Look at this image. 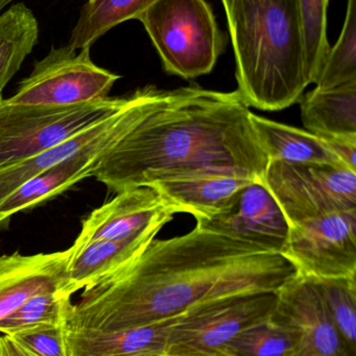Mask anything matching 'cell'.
<instances>
[{
	"mask_svg": "<svg viewBox=\"0 0 356 356\" xmlns=\"http://www.w3.org/2000/svg\"><path fill=\"white\" fill-rule=\"evenodd\" d=\"M282 254L301 275L356 277V211L327 213L291 226Z\"/></svg>",
	"mask_w": 356,
	"mask_h": 356,
	"instance_id": "9c48e42d",
	"label": "cell"
},
{
	"mask_svg": "<svg viewBox=\"0 0 356 356\" xmlns=\"http://www.w3.org/2000/svg\"><path fill=\"white\" fill-rule=\"evenodd\" d=\"M251 121L257 140L270 162L346 167L323 138L253 113Z\"/></svg>",
	"mask_w": 356,
	"mask_h": 356,
	"instance_id": "d6986e66",
	"label": "cell"
},
{
	"mask_svg": "<svg viewBox=\"0 0 356 356\" xmlns=\"http://www.w3.org/2000/svg\"><path fill=\"white\" fill-rule=\"evenodd\" d=\"M252 181L234 175H196L161 179L148 186L157 191L176 213H189L196 220L224 211L236 194Z\"/></svg>",
	"mask_w": 356,
	"mask_h": 356,
	"instance_id": "2e32d148",
	"label": "cell"
},
{
	"mask_svg": "<svg viewBox=\"0 0 356 356\" xmlns=\"http://www.w3.org/2000/svg\"><path fill=\"white\" fill-rule=\"evenodd\" d=\"M179 317V316H178ZM178 317L116 332L67 330L69 356H165Z\"/></svg>",
	"mask_w": 356,
	"mask_h": 356,
	"instance_id": "e0dca14e",
	"label": "cell"
},
{
	"mask_svg": "<svg viewBox=\"0 0 356 356\" xmlns=\"http://www.w3.org/2000/svg\"><path fill=\"white\" fill-rule=\"evenodd\" d=\"M123 97L75 106L17 104L0 98V169L37 156L114 114Z\"/></svg>",
	"mask_w": 356,
	"mask_h": 356,
	"instance_id": "5b68a950",
	"label": "cell"
},
{
	"mask_svg": "<svg viewBox=\"0 0 356 356\" xmlns=\"http://www.w3.org/2000/svg\"><path fill=\"white\" fill-rule=\"evenodd\" d=\"M341 162L356 171V138H323Z\"/></svg>",
	"mask_w": 356,
	"mask_h": 356,
	"instance_id": "f1b7e54d",
	"label": "cell"
},
{
	"mask_svg": "<svg viewBox=\"0 0 356 356\" xmlns=\"http://www.w3.org/2000/svg\"><path fill=\"white\" fill-rule=\"evenodd\" d=\"M70 254L69 248L0 257V323L35 295L61 290Z\"/></svg>",
	"mask_w": 356,
	"mask_h": 356,
	"instance_id": "4fadbf2b",
	"label": "cell"
},
{
	"mask_svg": "<svg viewBox=\"0 0 356 356\" xmlns=\"http://www.w3.org/2000/svg\"><path fill=\"white\" fill-rule=\"evenodd\" d=\"M297 274L281 253L196 226L183 236L155 238L129 265L84 289L66 327L109 332L150 325L223 297L277 293Z\"/></svg>",
	"mask_w": 356,
	"mask_h": 356,
	"instance_id": "6da1fadb",
	"label": "cell"
},
{
	"mask_svg": "<svg viewBox=\"0 0 356 356\" xmlns=\"http://www.w3.org/2000/svg\"><path fill=\"white\" fill-rule=\"evenodd\" d=\"M263 181L291 226L356 211V171L346 167L270 162Z\"/></svg>",
	"mask_w": 356,
	"mask_h": 356,
	"instance_id": "ba28073f",
	"label": "cell"
},
{
	"mask_svg": "<svg viewBox=\"0 0 356 356\" xmlns=\"http://www.w3.org/2000/svg\"><path fill=\"white\" fill-rule=\"evenodd\" d=\"M156 0H88L71 31L68 46L91 47L100 37L125 21L137 19Z\"/></svg>",
	"mask_w": 356,
	"mask_h": 356,
	"instance_id": "7402d4cb",
	"label": "cell"
},
{
	"mask_svg": "<svg viewBox=\"0 0 356 356\" xmlns=\"http://www.w3.org/2000/svg\"><path fill=\"white\" fill-rule=\"evenodd\" d=\"M71 296L62 291L40 293L23 303L0 323V332L13 336L43 325L66 323Z\"/></svg>",
	"mask_w": 356,
	"mask_h": 356,
	"instance_id": "d4e9b609",
	"label": "cell"
},
{
	"mask_svg": "<svg viewBox=\"0 0 356 356\" xmlns=\"http://www.w3.org/2000/svg\"><path fill=\"white\" fill-rule=\"evenodd\" d=\"M137 20L169 74L184 79L209 74L225 50V35L205 0H156Z\"/></svg>",
	"mask_w": 356,
	"mask_h": 356,
	"instance_id": "277c9868",
	"label": "cell"
},
{
	"mask_svg": "<svg viewBox=\"0 0 356 356\" xmlns=\"http://www.w3.org/2000/svg\"><path fill=\"white\" fill-rule=\"evenodd\" d=\"M162 227L155 226L127 240L93 241L82 246H71V254L61 291L71 296L77 291L110 277L133 261L150 241L156 238Z\"/></svg>",
	"mask_w": 356,
	"mask_h": 356,
	"instance_id": "9a60e30c",
	"label": "cell"
},
{
	"mask_svg": "<svg viewBox=\"0 0 356 356\" xmlns=\"http://www.w3.org/2000/svg\"><path fill=\"white\" fill-rule=\"evenodd\" d=\"M129 121L93 177L114 193L167 178L234 175L263 181L269 158L238 92L156 86L127 95Z\"/></svg>",
	"mask_w": 356,
	"mask_h": 356,
	"instance_id": "7a4b0ae2",
	"label": "cell"
},
{
	"mask_svg": "<svg viewBox=\"0 0 356 356\" xmlns=\"http://www.w3.org/2000/svg\"><path fill=\"white\" fill-rule=\"evenodd\" d=\"M90 48L52 47L33 64L29 76L20 81L8 102L41 106H75L109 97L119 75L98 66Z\"/></svg>",
	"mask_w": 356,
	"mask_h": 356,
	"instance_id": "52a82bcc",
	"label": "cell"
},
{
	"mask_svg": "<svg viewBox=\"0 0 356 356\" xmlns=\"http://www.w3.org/2000/svg\"><path fill=\"white\" fill-rule=\"evenodd\" d=\"M14 0H0V13L4 10L6 6H8V4L12 3Z\"/></svg>",
	"mask_w": 356,
	"mask_h": 356,
	"instance_id": "4dcf8cb0",
	"label": "cell"
},
{
	"mask_svg": "<svg viewBox=\"0 0 356 356\" xmlns=\"http://www.w3.org/2000/svg\"><path fill=\"white\" fill-rule=\"evenodd\" d=\"M271 318L290 332L291 356H356L326 313L309 276L297 274L278 291Z\"/></svg>",
	"mask_w": 356,
	"mask_h": 356,
	"instance_id": "8fae6325",
	"label": "cell"
},
{
	"mask_svg": "<svg viewBox=\"0 0 356 356\" xmlns=\"http://www.w3.org/2000/svg\"><path fill=\"white\" fill-rule=\"evenodd\" d=\"M127 121V96H125L121 108L98 124L37 156L0 169V202L27 180L84 150L114 143L125 131Z\"/></svg>",
	"mask_w": 356,
	"mask_h": 356,
	"instance_id": "5bb4252c",
	"label": "cell"
},
{
	"mask_svg": "<svg viewBox=\"0 0 356 356\" xmlns=\"http://www.w3.org/2000/svg\"><path fill=\"white\" fill-rule=\"evenodd\" d=\"M302 27L307 74L315 83L330 45L327 39L330 0H296Z\"/></svg>",
	"mask_w": 356,
	"mask_h": 356,
	"instance_id": "484cf974",
	"label": "cell"
},
{
	"mask_svg": "<svg viewBox=\"0 0 356 356\" xmlns=\"http://www.w3.org/2000/svg\"><path fill=\"white\" fill-rule=\"evenodd\" d=\"M292 347L290 332L270 318L240 332L226 345L223 356H291Z\"/></svg>",
	"mask_w": 356,
	"mask_h": 356,
	"instance_id": "4316f807",
	"label": "cell"
},
{
	"mask_svg": "<svg viewBox=\"0 0 356 356\" xmlns=\"http://www.w3.org/2000/svg\"><path fill=\"white\" fill-rule=\"evenodd\" d=\"M222 1L242 102L269 112L298 102L311 83L296 0Z\"/></svg>",
	"mask_w": 356,
	"mask_h": 356,
	"instance_id": "3957f363",
	"label": "cell"
},
{
	"mask_svg": "<svg viewBox=\"0 0 356 356\" xmlns=\"http://www.w3.org/2000/svg\"><path fill=\"white\" fill-rule=\"evenodd\" d=\"M277 293L232 295L192 307L169 330L165 356H223L240 332L267 321L275 312Z\"/></svg>",
	"mask_w": 356,
	"mask_h": 356,
	"instance_id": "8992f818",
	"label": "cell"
},
{
	"mask_svg": "<svg viewBox=\"0 0 356 356\" xmlns=\"http://www.w3.org/2000/svg\"><path fill=\"white\" fill-rule=\"evenodd\" d=\"M111 145L84 150L21 184L0 202V223L8 221L15 213L62 194L81 180L93 177L102 154Z\"/></svg>",
	"mask_w": 356,
	"mask_h": 356,
	"instance_id": "ac0fdd59",
	"label": "cell"
},
{
	"mask_svg": "<svg viewBox=\"0 0 356 356\" xmlns=\"http://www.w3.org/2000/svg\"><path fill=\"white\" fill-rule=\"evenodd\" d=\"M196 221L200 229L281 254L291 229L279 203L259 180L242 188L224 211Z\"/></svg>",
	"mask_w": 356,
	"mask_h": 356,
	"instance_id": "30bf717a",
	"label": "cell"
},
{
	"mask_svg": "<svg viewBox=\"0 0 356 356\" xmlns=\"http://www.w3.org/2000/svg\"><path fill=\"white\" fill-rule=\"evenodd\" d=\"M356 83V0H348L342 33L330 48L316 79L317 89Z\"/></svg>",
	"mask_w": 356,
	"mask_h": 356,
	"instance_id": "cb8c5ba5",
	"label": "cell"
},
{
	"mask_svg": "<svg viewBox=\"0 0 356 356\" xmlns=\"http://www.w3.org/2000/svg\"><path fill=\"white\" fill-rule=\"evenodd\" d=\"M39 39V23L23 2L0 14V98Z\"/></svg>",
	"mask_w": 356,
	"mask_h": 356,
	"instance_id": "44dd1931",
	"label": "cell"
},
{
	"mask_svg": "<svg viewBox=\"0 0 356 356\" xmlns=\"http://www.w3.org/2000/svg\"><path fill=\"white\" fill-rule=\"evenodd\" d=\"M303 125L321 138H356V83L303 94Z\"/></svg>",
	"mask_w": 356,
	"mask_h": 356,
	"instance_id": "ffe728a7",
	"label": "cell"
},
{
	"mask_svg": "<svg viewBox=\"0 0 356 356\" xmlns=\"http://www.w3.org/2000/svg\"><path fill=\"white\" fill-rule=\"evenodd\" d=\"M10 337L31 356H69L66 323L39 326Z\"/></svg>",
	"mask_w": 356,
	"mask_h": 356,
	"instance_id": "83f0119b",
	"label": "cell"
},
{
	"mask_svg": "<svg viewBox=\"0 0 356 356\" xmlns=\"http://www.w3.org/2000/svg\"><path fill=\"white\" fill-rule=\"evenodd\" d=\"M311 280L332 323L349 347L356 351V277Z\"/></svg>",
	"mask_w": 356,
	"mask_h": 356,
	"instance_id": "603a6c76",
	"label": "cell"
},
{
	"mask_svg": "<svg viewBox=\"0 0 356 356\" xmlns=\"http://www.w3.org/2000/svg\"><path fill=\"white\" fill-rule=\"evenodd\" d=\"M0 356H31L21 348L10 336L0 338Z\"/></svg>",
	"mask_w": 356,
	"mask_h": 356,
	"instance_id": "f546056e",
	"label": "cell"
},
{
	"mask_svg": "<svg viewBox=\"0 0 356 356\" xmlns=\"http://www.w3.org/2000/svg\"><path fill=\"white\" fill-rule=\"evenodd\" d=\"M176 211L150 186L127 188L94 209L82 224L72 247L93 241H121L135 238L155 226H164Z\"/></svg>",
	"mask_w": 356,
	"mask_h": 356,
	"instance_id": "7c38bea8",
	"label": "cell"
}]
</instances>
